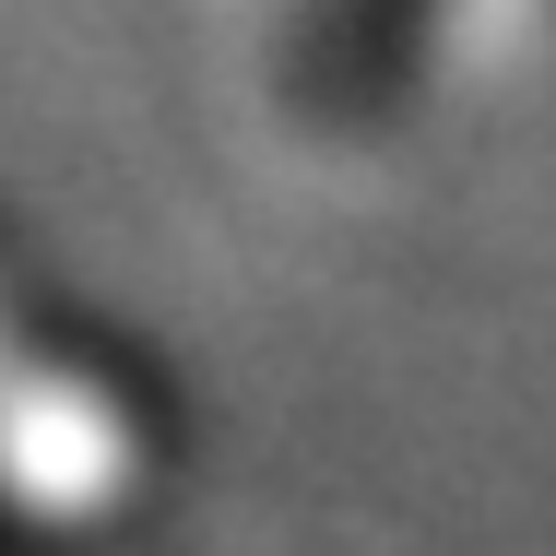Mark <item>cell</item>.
Listing matches in <instances>:
<instances>
[]
</instances>
